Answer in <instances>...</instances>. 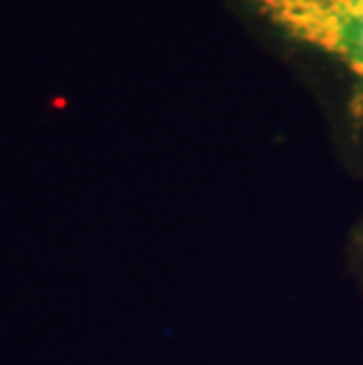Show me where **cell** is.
Returning a JSON list of instances; mask_svg holds the SVG:
<instances>
[{"label": "cell", "instance_id": "1", "mask_svg": "<svg viewBox=\"0 0 363 365\" xmlns=\"http://www.w3.org/2000/svg\"><path fill=\"white\" fill-rule=\"evenodd\" d=\"M269 26L321 59L344 88V115L363 132V0H248Z\"/></svg>", "mask_w": 363, "mask_h": 365}, {"label": "cell", "instance_id": "2", "mask_svg": "<svg viewBox=\"0 0 363 365\" xmlns=\"http://www.w3.org/2000/svg\"><path fill=\"white\" fill-rule=\"evenodd\" d=\"M344 264L363 302V210L357 215V220H354V224L349 227V234H347Z\"/></svg>", "mask_w": 363, "mask_h": 365}]
</instances>
